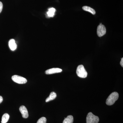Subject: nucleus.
<instances>
[{
  "instance_id": "f257e3e1",
  "label": "nucleus",
  "mask_w": 123,
  "mask_h": 123,
  "mask_svg": "<svg viewBox=\"0 0 123 123\" xmlns=\"http://www.w3.org/2000/svg\"><path fill=\"white\" fill-rule=\"evenodd\" d=\"M118 98L119 94L117 92H112L107 99L106 104L108 105H112L118 99Z\"/></svg>"
},
{
  "instance_id": "f03ea898",
  "label": "nucleus",
  "mask_w": 123,
  "mask_h": 123,
  "mask_svg": "<svg viewBox=\"0 0 123 123\" xmlns=\"http://www.w3.org/2000/svg\"><path fill=\"white\" fill-rule=\"evenodd\" d=\"M77 75L78 77L81 78H85L87 77L88 73L82 65H80L78 66L76 70Z\"/></svg>"
},
{
  "instance_id": "7ed1b4c3",
  "label": "nucleus",
  "mask_w": 123,
  "mask_h": 123,
  "mask_svg": "<svg viewBox=\"0 0 123 123\" xmlns=\"http://www.w3.org/2000/svg\"><path fill=\"white\" fill-rule=\"evenodd\" d=\"M99 121L98 117L93 114L91 112H89L86 118V123H98Z\"/></svg>"
},
{
  "instance_id": "20e7f679",
  "label": "nucleus",
  "mask_w": 123,
  "mask_h": 123,
  "mask_svg": "<svg viewBox=\"0 0 123 123\" xmlns=\"http://www.w3.org/2000/svg\"><path fill=\"white\" fill-rule=\"evenodd\" d=\"M12 79L14 82L18 84H25L27 82V80L25 78L17 75L13 76Z\"/></svg>"
},
{
  "instance_id": "39448f33",
  "label": "nucleus",
  "mask_w": 123,
  "mask_h": 123,
  "mask_svg": "<svg viewBox=\"0 0 123 123\" xmlns=\"http://www.w3.org/2000/svg\"><path fill=\"white\" fill-rule=\"evenodd\" d=\"M106 33V29L104 25L101 23L98 26L97 29V34L99 37H102L105 35Z\"/></svg>"
},
{
  "instance_id": "423d86ee",
  "label": "nucleus",
  "mask_w": 123,
  "mask_h": 123,
  "mask_svg": "<svg viewBox=\"0 0 123 123\" xmlns=\"http://www.w3.org/2000/svg\"><path fill=\"white\" fill-rule=\"evenodd\" d=\"M20 112L21 113L22 117L24 118H27L29 117V113L26 108L24 106H21L19 108Z\"/></svg>"
},
{
  "instance_id": "0eeeda50",
  "label": "nucleus",
  "mask_w": 123,
  "mask_h": 123,
  "mask_svg": "<svg viewBox=\"0 0 123 123\" xmlns=\"http://www.w3.org/2000/svg\"><path fill=\"white\" fill-rule=\"evenodd\" d=\"M62 70L61 69L58 68H54L48 69L45 71V73L47 75L53 74L57 73L62 72Z\"/></svg>"
},
{
  "instance_id": "6e6552de",
  "label": "nucleus",
  "mask_w": 123,
  "mask_h": 123,
  "mask_svg": "<svg viewBox=\"0 0 123 123\" xmlns=\"http://www.w3.org/2000/svg\"><path fill=\"white\" fill-rule=\"evenodd\" d=\"M9 46L11 50L13 51L16 50L17 48V44L14 39H11L9 40Z\"/></svg>"
},
{
  "instance_id": "1a4fd4ad",
  "label": "nucleus",
  "mask_w": 123,
  "mask_h": 123,
  "mask_svg": "<svg viewBox=\"0 0 123 123\" xmlns=\"http://www.w3.org/2000/svg\"><path fill=\"white\" fill-rule=\"evenodd\" d=\"M56 94L55 92H51L49 97L46 98V102H49V101L54 100L56 98Z\"/></svg>"
},
{
  "instance_id": "9d476101",
  "label": "nucleus",
  "mask_w": 123,
  "mask_h": 123,
  "mask_svg": "<svg viewBox=\"0 0 123 123\" xmlns=\"http://www.w3.org/2000/svg\"><path fill=\"white\" fill-rule=\"evenodd\" d=\"M56 11L55 9L53 8L49 9L48 11L47 12V15L48 17H53L55 15Z\"/></svg>"
},
{
  "instance_id": "9b49d317",
  "label": "nucleus",
  "mask_w": 123,
  "mask_h": 123,
  "mask_svg": "<svg viewBox=\"0 0 123 123\" xmlns=\"http://www.w3.org/2000/svg\"><path fill=\"white\" fill-rule=\"evenodd\" d=\"M82 9L85 11H88L89 12L92 14L94 15L96 13L95 10L94 9L91 8L90 7H88V6H85L82 7Z\"/></svg>"
},
{
  "instance_id": "f8f14e48",
  "label": "nucleus",
  "mask_w": 123,
  "mask_h": 123,
  "mask_svg": "<svg viewBox=\"0 0 123 123\" xmlns=\"http://www.w3.org/2000/svg\"><path fill=\"white\" fill-rule=\"evenodd\" d=\"M73 117L72 115H69L66 118H65L63 123H73Z\"/></svg>"
},
{
  "instance_id": "ddd939ff",
  "label": "nucleus",
  "mask_w": 123,
  "mask_h": 123,
  "mask_svg": "<svg viewBox=\"0 0 123 123\" xmlns=\"http://www.w3.org/2000/svg\"><path fill=\"white\" fill-rule=\"evenodd\" d=\"M9 115L7 113H5L3 115L1 119V123H6L8 121L9 119Z\"/></svg>"
},
{
  "instance_id": "4468645a",
  "label": "nucleus",
  "mask_w": 123,
  "mask_h": 123,
  "mask_svg": "<svg viewBox=\"0 0 123 123\" xmlns=\"http://www.w3.org/2000/svg\"><path fill=\"white\" fill-rule=\"evenodd\" d=\"M47 119L44 117H41L38 120L37 123H46Z\"/></svg>"
},
{
  "instance_id": "2eb2a0df",
  "label": "nucleus",
  "mask_w": 123,
  "mask_h": 123,
  "mask_svg": "<svg viewBox=\"0 0 123 123\" xmlns=\"http://www.w3.org/2000/svg\"><path fill=\"white\" fill-rule=\"evenodd\" d=\"M2 8H3V4L2 2L0 1V13L2 11Z\"/></svg>"
},
{
  "instance_id": "dca6fc26",
  "label": "nucleus",
  "mask_w": 123,
  "mask_h": 123,
  "mask_svg": "<svg viewBox=\"0 0 123 123\" xmlns=\"http://www.w3.org/2000/svg\"><path fill=\"white\" fill-rule=\"evenodd\" d=\"M120 64L122 67H123V58L121 59V61H120Z\"/></svg>"
},
{
  "instance_id": "f3484780",
  "label": "nucleus",
  "mask_w": 123,
  "mask_h": 123,
  "mask_svg": "<svg viewBox=\"0 0 123 123\" xmlns=\"http://www.w3.org/2000/svg\"><path fill=\"white\" fill-rule=\"evenodd\" d=\"M3 99L2 97L1 96H0V104L3 101Z\"/></svg>"
}]
</instances>
